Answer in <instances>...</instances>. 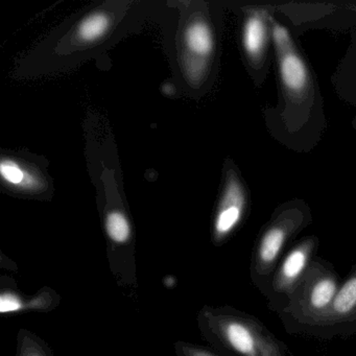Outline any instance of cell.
<instances>
[{"label":"cell","instance_id":"9c48e42d","mask_svg":"<svg viewBox=\"0 0 356 356\" xmlns=\"http://www.w3.org/2000/svg\"><path fill=\"white\" fill-rule=\"evenodd\" d=\"M110 26V19L106 14L95 13L85 18L78 28V36L83 41H95L101 38Z\"/></svg>","mask_w":356,"mask_h":356},{"label":"cell","instance_id":"277c9868","mask_svg":"<svg viewBox=\"0 0 356 356\" xmlns=\"http://www.w3.org/2000/svg\"><path fill=\"white\" fill-rule=\"evenodd\" d=\"M356 335V264L343 279L328 314L309 337L320 339Z\"/></svg>","mask_w":356,"mask_h":356},{"label":"cell","instance_id":"ba28073f","mask_svg":"<svg viewBox=\"0 0 356 356\" xmlns=\"http://www.w3.org/2000/svg\"><path fill=\"white\" fill-rule=\"evenodd\" d=\"M243 43L248 53L253 57L261 53L266 43V26L259 16H253L248 20L243 33Z\"/></svg>","mask_w":356,"mask_h":356},{"label":"cell","instance_id":"4fadbf2b","mask_svg":"<svg viewBox=\"0 0 356 356\" xmlns=\"http://www.w3.org/2000/svg\"><path fill=\"white\" fill-rule=\"evenodd\" d=\"M22 307V304L13 296L3 295L0 301V310L1 312H15Z\"/></svg>","mask_w":356,"mask_h":356},{"label":"cell","instance_id":"6da1fadb","mask_svg":"<svg viewBox=\"0 0 356 356\" xmlns=\"http://www.w3.org/2000/svg\"><path fill=\"white\" fill-rule=\"evenodd\" d=\"M341 282L331 262L314 258L278 314L287 332L309 337L328 314Z\"/></svg>","mask_w":356,"mask_h":356},{"label":"cell","instance_id":"8fae6325","mask_svg":"<svg viewBox=\"0 0 356 356\" xmlns=\"http://www.w3.org/2000/svg\"><path fill=\"white\" fill-rule=\"evenodd\" d=\"M106 228L112 241L124 243L131 234L130 225L124 214L120 212H111L108 214Z\"/></svg>","mask_w":356,"mask_h":356},{"label":"cell","instance_id":"52a82bcc","mask_svg":"<svg viewBox=\"0 0 356 356\" xmlns=\"http://www.w3.org/2000/svg\"><path fill=\"white\" fill-rule=\"evenodd\" d=\"M185 42L191 53L197 56L209 55L213 49L211 31L204 22L191 24L185 32Z\"/></svg>","mask_w":356,"mask_h":356},{"label":"cell","instance_id":"7a4b0ae2","mask_svg":"<svg viewBox=\"0 0 356 356\" xmlns=\"http://www.w3.org/2000/svg\"><path fill=\"white\" fill-rule=\"evenodd\" d=\"M218 322L222 343L236 356H289V347L255 316L229 312Z\"/></svg>","mask_w":356,"mask_h":356},{"label":"cell","instance_id":"5b68a950","mask_svg":"<svg viewBox=\"0 0 356 356\" xmlns=\"http://www.w3.org/2000/svg\"><path fill=\"white\" fill-rule=\"evenodd\" d=\"M243 210V197L236 182L229 183L222 206L216 220L218 237L226 236L241 222Z\"/></svg>","mask_w":356,"mask_h":356},{"label":"cell","instance_id":"8992f818","mask_svg":"<svg viewBox=\"0 0 356 356\" xmlns=\"http://www.w3.org/2000/svg\"><path fill=\"white\" fill-rule=\"evenodd\" d=\"M281 76L287 88L301 90L306 84L307 72L302 60L293 51H286L281 57Z\"/></svg>","mask_w":356,"mask_h":356},{"label":"cell","instance_id":"3957f363","mask_svg":"<svg viewBox=\"0 0 356 356\" xmlns=\"http://www.w3.org/2000/svg\"><path fill=\"white\" fill-rule=\"evenodd\" d=\"M318 243L314 238L304 239L293 245L281 258L270 278L268 289V308L277 314L286 306L289 296L316 257Z\"/></svg>","mask_w":356,"mask_h":356},{"label":"cell","instance_id":"5bb4252c","mask_svg":"<svg viewBox=\"0 0 356 356\" xmlns=\"http://www.w3.org/2000/svg\"><path fill=\"white\" fill-rule=\"evenodd\" d=\"M274 38L275 41H276L277 47L279 49H284V47H289V34H287L285 29H283L282 26H276L274 28Z\"/></svg>","mask_w":356,"mask_h":356},{"label":"cell","instance_id":"7c38bea8","mask_svg":"<svg viewBox=\"0 0 356 356\" xmlns=\"http://www.w3.org/2000/svg\"><path fill=\"white\" fill-rule=\"evenodd\" d=\"M204 70H205V65L199 60L186 59L185 61V72L193 82H197L201 79L204 74Z\"/></svg>","mask_w":356,"mask_h":356},{"label":"cell","instance_id":"30bf717a","mask_svg":"<svg viewBox=\"0 0 356 356\" xmlns=\"http://www.w3.org/2000/svg\"><path fill=\"white\" fill-rule=\"evenodd\" d=\"M0 174L6 182L16 186L33 187L35 185L34 179L31 175L26 174L22 166L12 160H3L0 163Z\"/></svg>","mask_w":356,"mask_h":356}]
</instances>
